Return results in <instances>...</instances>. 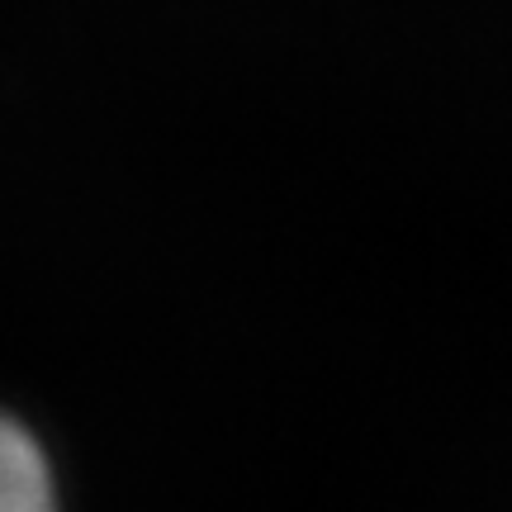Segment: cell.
<instances>
[{
  "mask_svg": "<svg viewBox=\"0 0 512 512\" xmlns=\"http://www.w3.org/2000/svg\"><path fill=\"white\" fill-rule=\"evenodd\" d=\"M0 512H62L53 465L24 422L0 413Z\"/></svg>",
  "mask_w": 512,
  "mask_h": 512,
  "instance_id": "cell-1",
  "label": "cell"
}]
</instances>
